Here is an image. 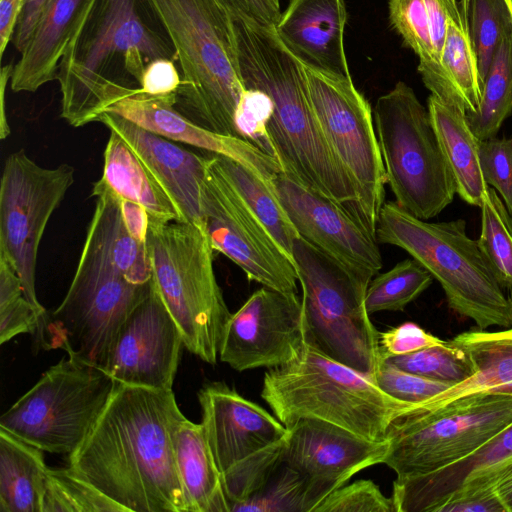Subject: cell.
<instances>
[{
  "mask_svg": "<svg viewBox=\"0 0 512 512\" xmlns=\"http://www.w3.org/2000/svg\"><path fill=\"white\" fill-rule=\"evenodd\" d=\"M122 219L128 233L137 241L146 243L150 224L147 210L134 202L119 199Z\"/></svg>",
  "mask_w": 512,
  "mask_h": 512,
  "instance_id": "52",
  "label": "cell"
},
{
  "mask_svg": "<svg viewBox=\"0 0 512 512\" xmlns=\"http://www.w3.org/2000/svg\"><path fill=\"white\" fill-rule=\"evenodd\" d=\"M428 15L429 30L436 59L441 64L448 21L458 7L457 0H424Z\"/></svg>",
  "mask_w": 512,
  "mask_h": 512,
  "instance_id": "50",
  "label": "cell"
},
{
  "mask_svg": "<svg viewBox=\"0 0 512 512\" xmlns=\"http://www.w3.org/2000/svg\"><path fill=\"white\" fill-rule=\"evenodd\" d=\"M313 512H394V507L372 480H358L331 492Z\"/></svg>",
  "mask_w": 512,
  "mask_h": 512,
  "instance_id": "45",
  "label": "cell"
},
{
  "mask_svg": "<svg viewBox=\"0 0 512 512\" xmlns=\"http://www.w3.org/2000/svg\"><path fill=\"white\" fill-rule=\"evenodd\" d=\"M146 248L152 281L185 348L215 365L231 313L214 272L205 225L150 219Z\"/></svg>",
  "mask_w": 512,
  "mask_h": 512,
  "instance_id": "8",
  "label": "cell"
},
{
  "mask_svg": "<svg viewBox=\"0 0 512 512\" xmlns=\"http://www.w3.org/2000/svg\"><path fill=\"white\" fill-rule=\"evenodd\" d=\"M177 56L176 109L210 131L236 136L234 115L245 90L233 18L217 0H147Z\"/></svg>",
  "mask_w": 512,
  "mask_h": 512,
  "instance_id": "5",
  "label": "cell"
},
{
  "mask_svg": "<svg viewBox=\"0 0 512 512\" xmlns=\"http://www.w3.org/2000/svg\"><path fill=\"white\" fill-rule=\"evenodd\" d=\"M375 236L379 244L403 249L428 270L441 285L448 306L479 329L512 326V298L477 240L468 236L464 219L429 222L387 201Z\"/></svg>",
  "mask_w": 512,
  "mask_h": 512,
  "instance_id": "7",
  "label": "cell"
},
{
  "mask_svg": "<svg viewBox=\"0 0 512 512\" xmlns=\"http://www.w3.org/2000/svg\"><path fill=\"white\" fill-rule=\"evenodd\" d=\"M512 114V29L501 39L484 80L480 104L467 122L479 140L496 137Z\"/></svg>",
  "mask_w": 512,
  "mask_h": 512,
  "instance_id": "34",
  "label": "cell"
},
{
  "mask_svg": "<svg viewBox=\"0 0 512 512\" xmlns=\"http://www.w3.org/2000/svg\"><path fill=\"white\" fill-rule=\"evenodd\" d=\"M435 512H508L496 487L461 490L446 499Z\"/></svg>",
  "mask_w": 512,
  "mask_h": 512,
  "instance_id": "47",
  "label": "cell"
},
{
  "mask_svg": "<svg viewBox=\"0 0 512 512\" xmlns=\"http://www.w3.org/2000/svg\"><path fill=\"white\" fill-rule=\"evenodd\" d=\"M261 397L286 427L312 419L371 441L385 440L391 424L418 405L393 398L372 376L310 344L295 360L264 374Z\"/></svg>",
  "mask_w": 512,
  "mask_h": 512,
  "instance_id": "6",
  "label": "cell"
},
{
  "mask_svg": "<svg viewBox=\"0 0 512 512\" xmlns=\"http://www.w3.org/2000/svg\"><path fill=\"white\" fill-rule=\"evenodd\" d=\"M469 29L483 84L501 39L512 29L506 1L470 0Z\"/></svg>",
  "mask_w": 512,
  "mask_h": 512,
  "instance_id": "39",
  "label": "cell"
},
{
  "mask_svg": "<svg viewBox=\"0 0 512 512\" xmlns=\"http://www.w3.org/2000/svg\"><path fill=\"white\" fill-rule=\"evenodd\" d=\"M69 164L45 168L20 149L5 160L0 182V256L15 267L25 297L42 315L35 287L39 245L46 226L74 183Z\"/></svg>",
  "mask_w": 512,
  "mask_h": 512,
  "instance_id": "15",
  "label": "cell"
},
{
  "mask_svg": "<svg viewBox=\"0 0 512 512\" xmlns=\"http://www.w3.org/2000/svg\"><path fill=\"white\" fill-rule=\"evenodd\" d=\"M119 199L143 206L150 219L183 222L177 209L130 146L114 131L104 150L99 179Z\"/></svg>",
  "mask_w": 512,
  "mask_h": 512,
  "instance_id": "29",
  "label": "cell"
},
{
  "mask_svg": "<svg viewBox=\"0 0 512 512\" xmlns=\"http://www.w3.org/2000/svg\"><path fill=\"white\" fill-rule=\"evenodd\" d=\"M288 428L290 434L281 461L307 481L313 511L355 474L383 464L389 448L387 439L367 440L318 420L302 419Z\"/></svg>",
  "mask_w": 512,
  "mask_h": 512,
  "instance_id": "20",
  "label": "cell"
},
{
  "mask_svg": "<svg viewBox=\"0 0 512 512\" xmlns=\"http://www.w3.org/2000/svg\"><path fill=\"white\" fill-rule=\"evenodd\" d=\"M302 66L319 125L356 186L362 222L375 235L379 213L385 202L387 174L373 110L352 78L332 75L303 63Z\"/></svg>",
  "mask_w": 512,
  "mask_h": 512,
  "instance_id": "14",
  "label": "cell"
},
{
  "mask_svg": "<svg viewBox=\"0 0 512 512\" xmlns=\"http://www.w3.org/2000/svg\"><path fill=\"white\" fill-rule=\"evenodd\" d=\"M433 279L415 259H405L373 277L366 291V309L369 314L403 311L432 284Z\"/></svg>",
  "mask_w": 512,
  "mask_h": 512,
  "instance_id": "36",
  "label": "cell"
},
{
  "mask_svg": "<svg viewBox=\"0 0 512 512\" xmlns=\"http://www.w3.org/2000/svg\"><path fill=\"white\" fill-rule=\"evenodd\" d=\"M496 490L507 508V511L512 512V474L503 478L496 485Z\"/></svg>",
  "mask_w": 512,
  "mask_h": 512,
  "instance_id": "55",
  "label": "cell"
},
{
  "mask_svg": "<svg viewBox=\"0 0 512 512\" xmlns=\"http://www.w3.org/2000/svg\"><path fill=\"white\" fill-rule=\"evenodd\" d=\"M478 157L486 184L512 215V136L479 140Z\"/></svg>",
  "mask_w": 512,
  "mask_h": 512,
  "instance_id": "44",
  "label": "cell"
},
{
  "mask_svg": "<svg viewBox=\"0 0 512 512\" xmlns=\"http://www.w3.org/2000/svg\"><path fill=\"white\" fill-rule=\"evenodd\" d=\"M512 423V394H475L395 420L383 464L397 476L444 468L468 456Z\"/></svg>",
  "mask_w": 512,
  "mask_h": 512,
  "instance_id": "12",
  "label": "cell"
},
{
  "mask_svg": "<svg viewBox=\"0 0 512 512\" xmlns=\"http://www.w3.org/2000/svg\"><path fill=\"white\" fill-rule=\"evenodd\" d=\"M125 512L68 467L48 468L42 512Z\"/></svg>",
  "mask_w": 512,
  "mask_h": 512,
  "instance_id": "38",
  "label": "cell"
},
{
  "mask_svg": "<svg viewBox=\"0 0 512 512\" xmlns=\"http://www.w3.org/2000/svg\"><path fill=\"white\" fill-rule=\"evenodd\" d=\"M346 22L344 0H289L274 32L303 64L351 78L344 50Z\"/></svg>",
  "mask_w": 512,
  "mask_h": 512,
  "instance_id": "24",
  "label": "cell"
},
{
  "mask_svg": "<svg viewBox=\"0 0 512 512\" xmlns=\"http://www.w3.org/2000/svg\"><path fill=\"white\" fill-rule=\"evenodd\" d=\"M449 341L438 338L413 322H406L385 332H379L381 359L401 356Z\"/></svg>",
  "mask_w": 512,
  "mask_h": 512,
  "instance_id": "46",
  "label": "cell"
},
{
  "mask_svg": "<svg viewBox=\"0 0 512 512\" xmlns=\"http://www.w3.org/2000/svg\"><path fill=\"white\" fill-rule=\"evenodd\" d=\"M182 346L181 332L152 281L149 295L122 325L105 372L124 385L172 389Z\"/></svg>",
  "mask_w": 512,
  "mask_h": 512,
  "instance_id": "19",
  "label": "cell"
},
{
  "mask_svg": "<svg viewBox=\"0 0 512 512\" xmlns=\"http://www.w3.org/2000/svg\"><path fill=\"white\" fill-rule=\"evenodd\" d=\"M478 245L488 259L500 285L512 292V215L491 187L480 206Z\"/></svg>",
  "mask_w": 512,
  "mask_h": 512,
  "instance_id": "37",
  "label": "cell"
},
{
  "mask_svg": "<svg viewBox=\"0 0 512 512\" xmlns=\"http://www.w3.org/2000/svg\"><path fill=\"white\" fill-rule=\"evenodd\" d=\"M160 58L177 61L147 0H95L58 67L61 117L72 127L99 122Z\"/></svg>",
  "mask_w": 512,
  "mask_h": 512,
  "instance_id": "4",
  "label": "cell"
},
{
  "mask_svg": "<svg viewBox=\"0 0 512 512\" xmlns=\"http://www.w3.org/2000/svg\"><path fill=\"white\" fill-rule=\"evenodd\" d=\"M314 508L305 478L281 461L260 487L230 512H312Z\"/></svg>",
  "mask_w": 512,
  "mask_h": 512,
  "instance_id": "35",
  "label": "cell"
},
{
  "mask_svg": "<svg viewBox=\"0 0 512 512\" xmlns=\"http://www.w3.org/2000/svg\"><path fill=\"white\" fill-rule=\"evenodd\" d=\"M388 15L391 27L401 36L404 45L417 55V70L425 87L432 95L459 109L442 65L434 54L424 0H389Z\"/></svg>",
  "mask_w": 512,
  "mask_h": 512,
  "instance_id": "31",
  "label": "cell"
},
{
  "mask_svg": "<svg viewBox=\"0 0 512 512\" xmlns=\"http://www.w3.org/2000/svg\"><path fill=\"white\" fill-rule=\"evenodd\" d=\"M176 93L154 96L132 88L105 112L115 113L136 125L174 142L231 158L273 182L283 172L278 162L252 143L236 136L210 131L191 121L176 107Z\"/></svg>",
  "mask_w": 512,
  "mask_h": 512,
  "instance_id": "21",
  "label": "cell"
},
{
  "mask_svg": "<svg viewBox=\"0 0 512 512\" xmlns=\"http://www.w3.org/2000/svg\"><path fill=\"white\" fill-rule=\"evenodd\" d=\"M233 26L244 87L262 90L272 100L267 131L283 173L361 220L356 186L319 125L302 63L281 43L274 28L237 18Z\"/></svg>",
  "mask_w": 512,
  "mask_h": 512,
  "instance_id": "3",
  "label": "cell"
},
{
  "mask_svg": "<svg viewBox=\"0 0 512 512\" xmlns=\"http://www.w3.org/2000/svg\"><path fill=\"white\" fill-rule=\"evenodd\" d=\"M231 15L263 28L273 29L280 17L279 0H217Z\"/></svg>",
  "mask_w": 512,
  "mask_h": 512,
  "instance_id": "48",
  "label": "cell"
},
{
  "mask_svg": "<svg viewBox=\"0 0 512 512\" xmlns=\"http://www.w3.org/2000/svg\"><path fill=\"white\" fill-rule=\"evenodd\" d=\"M470 0H459L455 13L448 21L441 65L457 98L459 109L475 113L482 95L476 53L469 29Z\"/></svg>",
  "mask_w": 512,
  "mask_h": 512,
  "instance_id": "32",
  "label": "cell"
},
{
  "mask_svg": "<svg viewBox=\"0 0 512 512\" xmlns=\"http://www.w3.org/2000/svg\"><path fill=\"white\" fill-rule=\"evenodd\" d=\"M373 379L388 395L412 404L423 403L452 386L450 383L402 370L383 359H381Z\"/></svg>",
  "mask_w": 512,
  "mask_h": 512,
  "instance_id": "43",
  "label": "cell"
},
{
  "mask_svg": "<svg viewBox=\"0 0 512 512\" xmlns=\"http://www.w3.org/2000/svg\"><path fill=\"white\" fill-rule=\"evenodd\" d=\"M215 157L246 205L294 263L293 243L299 234L280 202L274 183L231 158L217 154Z\"/></svg>",
  "mask_w": 512,
  "mask_h": 512,
  "instance_id": "33",
  "label": "cell"
},
{
  "mask_svg": "<svg viewBox=\"0 0 512 512\" xmlns=\"http://www.w3.org/2000/svg\"><path fill=\"white\" fill-rule=\"evenodd\" d=\"M14 65H5L1 69V85H0V137L4 140L10 134V127L5 110V92L10 81Z\"/></svg>",
  "mask_w": 512,
  "mask_h": 512,
  "instance_id": "54",
  "label": "cell"
},
{
  "mask_svg": "<svg viewBox=\"0 0 512 512\" xmlns=\"http://www.w3.org/2000/svg\"><path fill=\"white\" fill-rule=\"evenodd\" d=\"M293 259L308 344L373 377L381 361L379 332L365 305L373 278L345 267L300 236L293 243Z\"/></svg>",
  "mask_w": 512,
  "mask_h": 512,
  "instance_id": "9",
  "label": "cell"
},
{
  "mask_svg": "<svg viewBox=\"0 0 512 512\" xmlns=\"http://www.w3.org/2000/svg\"><path fill=\"white\" fill-rule=\"evenodd\" d=\"M174 450L191 512H230L221 473L202 423L185 418L176 430Z\"/></svg>",
  "mask_w": 512,
  "mask_h": 512,
  "instance_id": "28",
  "label": "cell"
},
{
  "mask_svg": "<svg viewBox=\"0 0 512 512\" xmlns=\"http://www.w3.org/2000/svg\"><path fill=\"white\" fill-rule=\"evenodd\" d=\"M432 126L456 185V194L467 204L480 208L489 186L478 157L479 139L466 114L436 96L427 99Z\"/></svg>",
  "mask_w": 512,
  "mask_h": 512,
  "instance_id": "27",
  "label": "cell"
},
{
  "mask_svg": "<svg viewBox=\"0 0 512 512\" xmlns=\"http://www.w3.org/2000/svg\"><path fill=\"white\" fill-rule=\"evenodd\" d=\"M273 183L301 238L355 272L378 274L383 266L379 243L349 209L283 172Z\"/></svg>",
  "mask_w": 512,
  "mask_h": 512,
  "instance_id": "18",
  "label": "cell"
},
{
  "mask_svg": "<svg viewBox=\"0 0 512 512\" xmlns=\"http://www.w3.org/2000/svg\"><path fill=\"white\" fill-rule=\"evenodd\" d=\"M185 418L172 389L116 382L67 467L125 511L191 512L174 450Z\"/></svg>",
  "mask_w": 512,
  "mask_h": 512,
  "instance_id": "1",
  "label": "cell"
},
{
  "mask_svg": "<svg viewBox=\"0 0 512 512\" xmlns=\"http://www.w3.org/2000/svg\"><path fill=\"white\" fill-rule=\"evenodd\" d=\"M307 344L303 305L297 292L262 286L231 313L219 359L240 372L275 368L295 360Z\"/></svg>",
  "mask_w": 512,
  "mask_h": 512,
  "instance_id": "17",
  "label": "cell"
},
{
  "mask_svg": "<svg viewBox=\"0 0 512 512\" xmlns=\"http://www.w3.org/2000/svg\"><path fill=\"white\" fill-rule=\"evenodd\" d=\"M45 316L25 297L15 267L0 256V344L23 333L33 335Z\"/></svg>",
  "mask_w": 512,
  "mask_h": 512,
  "instance_id": "40",
  "label": "cell"
},
{
  "mask_svg": "<svg viewBox=\"0 0 512 512\" xmlns=\"http://www.w3.org/2000/svg\"><path fill=\"white\" fill-rule=\"evenodd\" d=\"M26 0H0V55L12 40Z\"/></svg>",
  "mask_w": 512,
  "mask_h": 512,
  "instance_id": "53",
  "label": "cell"
},
{
  "mask_svg": "<svg viewBox=\"0 0 512 512\" xmlns=\"http://www.w3.org/2000/svg\"><path fill=\"white\" fill-rule=\"evenodd\" d=\"M47 1L26 0L12 38L13 45L19 53L26 46Z\"/></svg>",
  "mask_w": 512,
  "mask_h": 512,
  "instance_id": "51",
  "label": "cell"
},
{
  "mask_svg": "<svg viewBox=\"0 0 512 512\" xmlns=\"http://www.w3.org/2000/svg\"><path fill=\"white\" fill-rule=\"evenodd\" d=\"M99 122L130 146L173 203L183 222L204 225L202 183L208 156L184 149L115 113L104 112Z\"/></svg>",
  "mask_w": 512,
  "mask_h": 512,
  "instance_id": "23",
  "label": "cell"
},
{
  "mask_svg": "<svg viewBox=\"0 0 512 512\" xmlns=\"http://www.w3.org/2000/svg\"><path fill=\"white\" fill-rule=\"evenodd\" d=\"M95 0H48L13 67V92H35L56 79L60 61Z\"/></svg>",
  "mask_w": 512,
  "mask_h": 512,
  "instance_id": "25",
  "label": "cell"
},
{
  "mask_svg": "<svg viewBox=\"0 0 512 512\" xmlns=\"http://www.w3.org/2000/svg\"><path fill=\"white\" fill-rule=\"evenodd\" d=\"M512 474V423L468 456L426 474L397 476L394 512H435L452 494L496 487Z\"/></svg>",
  "mask_w": 512,
  "mask_h": 512,
  "instance_id": "22",
  "label": "cell"
},
{
  "mask_svg": "<svg viewBox=\"0 0 512 512\" xmlns=\"http://www.w3.org/2000/svg\"><path fill=\"white\" fill-rule=\"evenodd\" d=\"M69 289L33 334L44 350L62 349L82 363L106 370L116 337L152 289L145 243L127 231L119 200L97 197Z\"/></svg>",
  "mask_w": 512,
  "mask_h": 512,
  "instance_id": "2",
  "label": "cell"
},
{
  "mask_svg": "<svg viewBox=\"0 0 512 512\" xmlns=\"http://www.w3.org/2000/svg\"><path fill=\"white\" fill-rule=\"evenodd\" d=\"M202 425L231 507L257 490L281 462L290 430L225 382L198 392Z\"/></svg>",
  "mask_w": 512,
  "mask_h": 512,
  "instance_id": "13",
  "label": "cell"
},
{
  "mask_svg": "<svg viewBox=\"0 0 512 512\" xmlns=\"http://www.w3.org/2000/svg\"><path fill=\"white\" fill-rule=\"evenodd\" d=\"M116 381L71 357L45 371L0 418V428L44 452L77 450L104 410Z\"/></svg>",
  "mask_w": 512,
  "mask_h": 512,
  "instance_id": "11",
  "label": "cell"
},
{
  "mask_svg": "<svg viewBox=\"0 0 512 512\" xmlns=\"http://www.w3.org/2000/svg\"><path fill=\"white\" fill-rule=\"evenodd\" d=\"M272 112V100L264 91L245 88L235 111L234 127L237 137L252 143L275 159L267 131Z\"/></svg>",
  "mask_w": 512,
  "mask_h": 512,
  "instance_id": "42",
  "label": "cell"
},
{
  "mask_svg": "<svg viewBox=\"0 0 512 512\" xmlns=\"http://www.w3.org/2000/svg\"><path fill=\"white\" fill-rule=\"evenodd\" d=\"M450 341L466 353L473 374L418 404L413 413L438 409L475 394H512V326L498 331L470 330Z\"/></svg>",
  "mask_w": 512,
  "mask_h": 512,
  "instance_id": "26",
  "label": "cell"
},
{
  "mask_svg": "<svg viewBox=\"0 0 512 512\" xmlns=\"http://www.w3.org/2000/svg\"><path fill=\"white\" fill-rule=\"evenodd\" d=\"M373 119L395 202L420 219L436 217L452 203L456 185L428 108L398 81L377 99Z\"/></svg>",
  "mask_w": 512,
  "mask_h": 512,
  "instance_id": "10",
  "label": "cell"
},
{
  "mask_svg": "<svg viewBox=\"0 0 512 512\" xmlns=\"http://www.w3.org/2000/svg\"><path fill=\"white\" fill-rule=\"evenodd\" d=\"M202 210L215 251L240 267L250 281L282 292H297L294 263L246 205L212 153L202 183Z\"/></svg>",
  "mask_w": 512,
  "mask_h": 512,
  "instance_id": "16",
  "label": "cell"
},
{
  "mask_svg": "<svg viewBox=\"0 0 512 512\" xmlns=\"http://www.w3.org/2000/svg\"><path fill=\"white\" fill-rule=\"evenodd\" d=\"M44 451L0 428V512H42Z\"/></svg>",
  "mask_w": 512,
  "mask_h": 512,
  "instance_id": "30",
  "label": "cell"
},
{
  "mask_svg": "<svg viewBox=\"0 0 512 512\" xmlns=\"http://www.w3.org/2000/svg\"><path fill=\"white\" fill-rule=\"evenodd\" d=\"M512 16V0H505Z\"/></svg>",
  "mask_w": 512,
  "mask_h": 512,
  "instance_id": "56",
  "label": "cell"
},
{
  "mask_svg": "<svg viewBox=\"0 0 512 512\" xmlns=\"http://www.w3.org/2000/svg\"><path fill=\"white\" fill-rule=\"evenodd\" d=\"M175 62L160 58L148 64L143 73L140 90L154 96L177 93L181 84V73L176 68Z\"/></svg>",
  "mask_w": 512,
  "mask_h": 512,
  "instance_id": "49",
  "label": "cell"
},
{
  "mask_svg": "<svg viewBox=\"0 0 512 512\" xmlns=\"http://www.w3.org/2000/svg\"><path fill=\"white\" fill-rule=\"evenodd\" d=\"M398 368L453 385L473 374L466 353L451 341L444 346H433L419 351L383 359Z\"/></svg>",
  "mask_w": 512,
  "mask_h": 512,
  "instance_id": "41",
  "label": "cell"
}]
</instances>
